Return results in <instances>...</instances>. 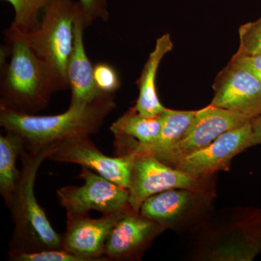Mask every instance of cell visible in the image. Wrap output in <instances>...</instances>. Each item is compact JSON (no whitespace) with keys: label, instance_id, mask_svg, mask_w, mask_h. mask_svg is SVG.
Listing matches in <instances>:
<instances>
[{"label":"cell","instance_id":"1","mask_svg":"<svg viewBox=\"0 0 261 261\" xmlns=\"http://www.w3.org/2000/svg\"><path fill=\"white\" fill-rule=\"evenodd\" d=\"M3 34L8 45L1 48L0 108L35 115L58 92L56 82L18 30L10 27Z\"/></svg>","mask_w":261,"mask_h":261},{"label":"cell","instance_id":"2","mask_svg":"<svg viewBox=\"0 0 261 261\" xmlns=\"http://www.w3.org/2000/svg\"><path fill=\"white\" fill-rule=\"evenodd\" d=\"M115 94H102L82 106L56 116H36L0 108V126L21 137L24 149L35 151L64 141L91 137L116 108Z\"/></svg>","mask_w":261,"mask_h":261},{"label":"cell","instance_id":"3","mask_svg":"<svg viewBox=\"0 0 261 261\" xmlns=\"http://www.w3.org/2000/svg\"><path fill=\"white\" fill-rule=\"evenodd\" d=\"M56 145L35 151L22 150V168L18 189L10 209L14 231L8 252H33L63 250V236L51 226L44 209L38 203L34 192L36 178L41 165L55 150Z\"/></svg>","mask_w":261,"mask_h":261},{"label":"cell","instance_id":"4","mask_svg":"<svg viewBox=\"0 0 261 261\" xmlns=\"http://www.w3.org/2000/svg\"><path fill=\"white\" fill-rule=\"evenodd\" d=\"M80 10L78 2L51 0L43 10L37 30L25 34L18 30L47 65L58 91L69 89L67 67L74 45L75 20Z\"/></svg>","mask_w":261,"mask_h":261},{"label":"cell","instance_id":"5","mask_svg":"<svg viewBox=\"0 0 261 261\" xmlns=\"http://www.w3.org/2000/svg\"><path fill=\"white\" fill-rule=\"evenodd\" d=\"M79 178L84 181L82 186H66L57 190L67 216H87L92 210L108 214L132 209L129 192L124 187L85 167H82Z\"/></svg>","mask_w":261,"mask_h":261},{"label":"cell","instance_id":"6","mask_svg":"<svg viewBox=\"0 0 261 261\" xmlns=\"http://www.w3.org/2000/svg\"><path fill=\"white\" fill-rule=\"evenodd\" d=\"M135 157L133 152L108 157L97 149L90 137H83L57 144L48 159L80 165L128 190Z\"/></svg>","mask_w":261,"mask_h":261},{"label":"cell","instance_id":"7","mask_svg":"<svg viewBox=\"0 0 261 261\" xmlns=\"http://www.w3.org/2000/svg\"><path fill=\"white\" fill-rule=\"evenodd\" d=\"M197 177L165 164L152 155L136 154L128 192V204L135 212L147 198L172 189L197 191Z\"/></svg>","mask_w":261,"mask_h":261},{"label":"cell","instance_id":"8","mask_svg":"<svg viewBox=\"0 0 261 261\" xmlns=\"http://www.w3.org/2000/svg\"><path fill=\"white\" fill-rule=\"evenodd\" d=\"M211 105L238 113L252 121L261 114V82L229 61L218 73Z\"/></svg>","mask_w":261,"mask_h":261},{"label":"cell","instance_id":"9","mask_svg":"<svg viewBox=\"0 0 261 261\" xmlns=\"http://www.w3.org/2000/svg\"><path fill=\"white\" fill-rule=\"evenodd\" d=\"M252 122L225 132L205 148L178 160L173 167L200 177L228 169L234 156L252 147Z\"/></svg>","mask_w":261,"mask_h":261},{"label":"cell","instance_id":"10","mask_svg":"<svg viewBox=\"0 0 261 261\" xmlns=\"http://www.w3.org/2000/svg\"><path fill=\"white\" fill-rule=\"evenodd\" d=\"M250 122L238 113L209 105L196 111L186 135L161 162L173 167L181 158L205 148L225 132Z\"/></svg>","mask_w":261,"mask_h":261},{"label":"cell","instance_id":"11","mask_svg":"<svg viewBox=\"0 0 261 261\" xmlns=\"http://www.w3.org/2000/svg\"><path fill=\"white\" fill-rule=\"evenodd\" d=\"M132 209L102 214L99 219H91L88 215L67 216L66 230L63 236V250L84 261L108 260L105 246L108 235L116 223Z\"/></svg>","mask_w":261,"mask_h":261},{"label":"cell","instance_id":"12","mask_svg":"<svg viewBox=\"0 0 261 261\" xmlns=\"http://www.w3.org/2000/svg\"><path fill=\"white\" fill-rule=\"evenodd\" d=\"M163 229L162 226L140 213L128 211L108 235L104 256L108 260H122L137 255Z\"/></svg>","mask_w":261,"mask_h":261},{"label":"cell","instance_id":"13","mask_svg":"<svg viewBox=\"0 0 261 261\" xmlns=\"http://www.w3.org/2000/svg\"><path fill=\"white\" fill-rule=\"evenodd\" d=\"M87 28L85 17L81 8L75 20V40L67 67V78L71 98L70 106H82L102 95L94 81V65L86 53L84 33Z\"/></svg>","mask_w":261,"mask_h":261},{"label":"cell","instance_id":"14","mask_svg":"<svg viewBox=\"0 0 261 261\" xmlns=\"http://www.w3.org/2000/svg\"><path fill=\"white\" fill-rule=\"evenodd\" d=\"M173 44L169 34H165L156 41L154 49L149 53L140 78L136 82L139 97L136 101V111L147 117L159 116L166 111L160 100L156 89L158 70L166 54L172 50Z\"/></svg>","mask_w":261,"mask_h":261},{"label":"cell","instance_id":"15","mask_svg":"<svg viewBox=\"0 0 261 261\" xmlns=\"http://www.w3.org/2000/svg\"><path fill=\"white\" fill-rule=\"evenodd\" d=\"M193 192L172 189L151 196L141 206L140 214L163 228L176 221L190 208Z\"/></svg>","mask_w":261,"mask_h":261},{"label":"cell","instance_id":"16","mask_svg":"<svg viewBox=\"0 0 261 261\" xmlns=\"http://www.w3.org/2000/svg\"><path fill=\"white\" fill-rule=\"evenodd\" d=\"M0 136V193L9 210L13 205L20 178L17 160L24 149L21 137L6 132Z\"/></svg>","mask_w":261,"mask_h":261},{"label":"cell","instance_id":"17","mask_svg":"<svg viewBox=\"0 0 261 261\" xmlns=\"http://www.w3.org/2000/svg\"><path fill=\"white\" fill-rule=\"evenodd\" d=\"M161 115L157 117L142 116L130 108L111 126L114 135L132 137L140 145H148L158 138L161 130Z\"/></svg>","mask_w":261,"mask_h":261},{"label":"cell","instance_id":"18","mask_svg":"<svg viewBox=\"0 0 261 261\" xmlns=\"http://www.w3.org/2000/svg\"><path fill=\"white\" fill-rule=\"evenodd\" d=\"M13 6L15 15L10 27L22 33L34 32L40 25L39 14L51 0H4Z\"/></svg>","mask_w":261,"mask_h":261},{"label":"cell","instance_id":"19","mask_svg":"<svg viewBox=\"0 0 261 261\" xmlns=\"http://www.w3.org/2000/svg\"><path fill=\"white\" fill-rule=\"evenodd\" d=\"M240 46L237 56L261 54V17L255 21L240 25L239 29Z\"/></svg>","mask_w":261,"mask_h":261},{"label":"cell","instance_id":"20","mask_svg":"<svg viewBox=\"0 0 261 261\" xmlns=\"http://www.w3.org/2000/svg\"><path fill=\"white\" fill-rule=\"evenodd\" d=\"M94 81L98 90L103 94H115L121 87V80L116 68L109 63L94 65Z\"/></svg>","mask_w":261,"mask_h":261},{"label":"cell","instance_id":"21","mask_svg":"<svg viewBox=\"0 0 261 261\" xmlns=\"http://www.w3.org/2000/svg\"><path fill=\"white\" fill-rule=\"evenodd\" d=\"M8 260L13 261H84L65 250H45L41 251L8 252Z\"/></svg>","mask_w":261,"mask_h":261},{"label":"cell","instance_id":"22","mask_svg":"<svg viewBox=\"0 0 261 261\" xmlns=\"http://www.w3.org/2000/svg\"><path fill=\"white\" fill-rule=\"evenodd\" d=\"M85 17L87 27L97 20L107 22L110 18L108 0H78Z\"/></svg>","mask_w":261,"mask_h":261},{"label":"cell","instance_id":"23","mask_svg":"<svg viewBox=\"0 0 261 261\" xmlns=\"http://www.w3.org/2000/svg\"><path fill=\"white\" fill-rule=\"evenodd\" d=\"M230 62L247 70L261 82V54L255 55V56L234 55L230 60Z\"/></svg>","mask_w":261,"mask_h":261},{"label":"cell","instance_id":"24","mask_svg":"<svg viewBox=\"0 0 261 261\" xmlns=\"http://www.w3.org/2000/svg\"><path fill=\"white\" fill-rule=\"evenodd\" d=\"M252 137L251 145H261V114L252 121Z\"/></svg>","mask_w":261,"mask_h":261}]
</instances>
